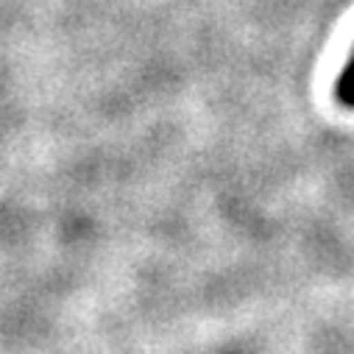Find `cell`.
Here are the masks:
<instances>
[{
  "mask_svg": "<svg viewBox=\"0 0 354 354\" xmlns=\"http://www.w3.org/2000/svg\"><path fill=\"white\" fill-rule=\"evenodd\" d=\"M335 93H337V101H340L343 106H351V109H354V53H351L348 64L343 67V73H340V78H337Z\"/></svg>",
  "mask_w": 354,
  "mask_h": 354,
  "instance_id": "1",
  "label": "cell"
}]
</instances>
